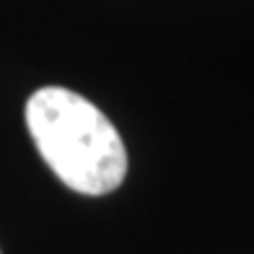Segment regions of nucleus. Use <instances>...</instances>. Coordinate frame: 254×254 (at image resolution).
Returning <instances> with one entry per match:
<instances>
[{
    "instance_id": "nucleus-1",
    "label": "nucleus",
    "mask_w": 254,
    "mask_h": 254,
    "mask_svg": "<svg viewBox=\"0 0 254 254\" xmlns=\"http://www.w3.org/2000/svg\"><path fill=\"white\" fill-rule=\"evenodd\" d=\"M26 127L44 164L73 192L96 197L122 184L127 151L117 127L75 91H34L26 101Z\"/></svg>"
}]
</instances>
